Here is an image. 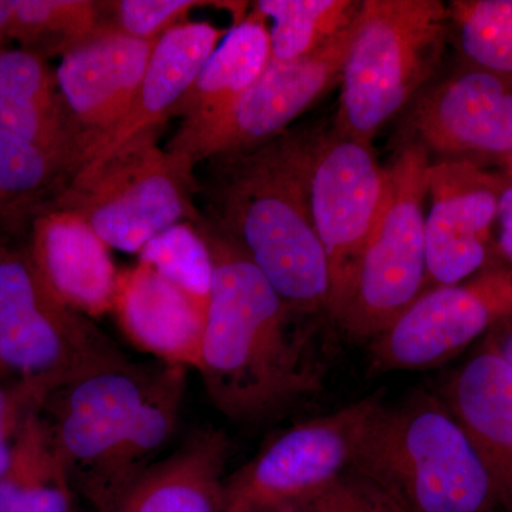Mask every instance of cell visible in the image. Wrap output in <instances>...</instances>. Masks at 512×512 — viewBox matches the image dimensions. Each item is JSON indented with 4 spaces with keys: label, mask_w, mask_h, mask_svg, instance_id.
<instances>
[{
    "label": "cell",
    "mask_w": 512,
    "mask_h": 512,
    "mask_svg": "<svg viewBox=\"0 0 512 512\" xmlns=\"http://www.w3.org/2000/svg\"><path fill=\"white\" fill-rule=\"evenodd\" d=\"M187 369L134 363L94 367L43 400L47 443L70 487L97 512H119L130 488L156 464L181 416Z\"/></svg>",
    "instance_id": "obj_1"
},
{
    "label": "cell",
    "mask_w": 512,
    "mask_h": 512,
    "mask_svg": "<svg viewBox=\"0 0 512 512\" xmlns=\"http://www.w3.org/2000/svg\"><path fill=\"white\" fill-rule=\"evenodd\" d=\"M195 225L214 261L198 372L229 420L269 419L319 389L308 336L293 328L298 313L238 245L202 217Z\"/></svg>",
    "instance_id": "obj_2"
},
{
    "label": "cell",
    "mask_w": 512,
    "mask_h": 512,
    "mask_svg": "<svg viewBox=\"0 0 512 512\" xmlns=\"http://www.w3.org/2000/svg\"><path fill=\"white\" fill-rule=\"evenodd\" d=\"M212 228L238 245L298 315L328 312L330 278L313 227L295 133L207 161Z\"/></svg>",
    "instance_id": "obj_3"
},
{
    "label": "cell",
    "mask_w": 512,
    "mask_h": 512,
    "mask_svg": "<svg viewBox=\"0 0 512 512\" xmlns=\"http://www.w3.org/2000/svg\"><path fill=\"white\" fill-rule=\"evenodd\" d=\"M349 470L402 512H491L505 500L450 407L424 390L377 407Z\"/></svg>",
    "instance_id": "obj_4"
},
{
    "label": "cell",
    "mask_w": 512,
    "mask_h": 512,
    "mask_svg": "<svg viewBox=\"0 0 512 512\" xmlns=\"http://www.w3.org/2000/svg\"><path fill=\"white\" fill-rule=\"evenodd\" d=\"M450 12L440 0H362L340 73L333 130L372 140L439 69Z\"/></svg>",
    "instance_id": "obj_5"
},
{
    "label": "cell",
    "mask_w": 512,
    "mask_h": 512,
    "mask_svg": "<svg viewBox=\"0 0 512 512\" xmlns=\"http://www.w3.org/2000/svg\"><path fill=\"white\" fill-rule=\"evenodd\" d=\"M123 353L47 288L25 252L0 251V382L37 403Z\"/></svg>",
    "instance_id": "obj_6"
},
{
    "label": "cell",
    "mask_w": 512,
    "mask_h": 512,
    "mask_svg": "<svg viewBox=\"0 0 512 512\" xmlns=\"http://www.w3.org/2000/svg\"><path fill=\"white\" fill-rule=\"evenodd\" d=\"M197 180L158 146L156 130L131 138L74 175L53 202L82 217L109 248L128 254L180 222H195Z\"/></svg>",
    "instance_id": "obj_7"
},
{
    "label": "cell",
    "mask_w": 512,
    "mask_h": 512,
    "mask_svg": "<svg viewBox=\"0 0 512 512\" xmlns=\"http://www.w3.org/2000/svg\"><path fill=\"white\" fill-rule=\"evenodd\" d=\"M431 157L407 143L387 165V191L336 322L350 338L372 342L426 291V201Z\"/></svg>",
    "instance_id": "obj_8"
},
{
    "label": "cell",
    "mask_w": 512,
    "mask_h": 512,
    "mask_svg": "<svg viewBox=\"0 0 512 512\" xmlns=\"http://www.w3.org/2000/svg\"><path fill=\"white\" fill-rule=\"evenodd\" d=\"M313 227L329 265L328 313L338 320L387 191L372 146L335 130L295 133Z\"/></svg>",
    "instance_id": "obj_9"
},
{
    "label": "cell",
    "mask_w": 512,
    "mask_h": 512,
    "mask_svg": "<svg viewBox=\"0 0 512 512\" xmlns=\"http://www.w3.org/2000/svg\"><path fill=\"white\" fill-rule=\"evenodd\" d=\"M382 392L363 397L275 437L225 478L222 512H274L298 507L349 470Z\"/></svg>",
    "instance_id": "obj_10"
},
{
    "label": "cell",
    "mask_w": 512,
    "mask_h": 512,
    "mask_svg": "<svg viewBox=\"0 0 512 512\" xmlns=\"http://www.w3.org/2000/svg\"><path fill=\"white\" fill-rule=\"evenodd\" d=\"M512 312V268L488 266L473 278L421 292L370 342L372 372L441 365Z\"/></svg>",
    "instance_id": "obj_11"
},
{
    "label": "cell",
    "mask_w": 512,
    "mask_h": 512,
    "mask_svg": "<svg viewBox=\"0 0 512 512\" xmlns=\"http://www.w3.org/2000/svg\"><path fill=\"white\" fill-rule=\"evenodd\" d=\"M352 36L353 25L311 55L291 62L269 60L224 119L180 146L164 147L165 151L194 173L197 165L252 150L282 136L293 121L339 86Z\"/></svg>",
    "instance_id": "obj_12"
},
{
    "label": "cell",
    "mask_w": 512,
    "mask_h": 512,
    "mask_svg": "<svg viewBox=\"0 0 512 512\" xmlns=\"http://www.w3.org/2000/svg\"><path fill=\"white\" fill-rule=\"evenodd\" d=\"M507 174L467 161H431L426 212L427 275L454 285L497 264V220Z\"/></svg>",
    "instance_id": "obj_13"
},
{
    "label": "cell",
    "mask_w": 512,
    "mask_h": 512,
    "mask_svg": "<svg viewBox=\"0 0 512 512\" xmlns=\"http://www.w3.org/2000/svg\"><path fill=\"white\" fill-rule=\"evenodd\" d=\"M409 123L412 143L437 161L505 165L512 154V82L464 64L417 101Z\"/></svg>",
    "instance_id": "obj_14"
},
{
    "label": "cell",
    "mask_w": 512,
    "mask_h": 512,
    "mask_svg": "<svg viewBox=\"0 0 512 512\" xmlns=\"http://www.w3.org/2000/svg\"><path fill=\"white\" fill-rule=\"evenodd\" d=\"M156 43L101 26L60 56L55 72L57 89L82 136L83 161L94 141L127 113Z\"/></svg>",
    "instance_id": "obj_15"
},
{
    "label": "cell",
    "mask_w": 512,
    "mask_h": 512,
    "mask_svg": "<svg viewBox=\"0 0 512 512\" xmlns=\"http://www.w3.org/2000/svg\"><path fill=\"white\" fill-rule=\"evenodd\" d=\"M207 311L148 265L119 272L113 312L133 346L157 362L198 370Z\"/></svg>",
    "instance_id": "obj_16"
},
{
    "label": "cell",
    "mask_w": 512,
    "mask_h": 512,
    "mask_svg": "<svg viewBox=\"0 0 512 512\" xmlns=\"http://www.w3.org/2000/svg\"><path fill=\"white\" fill-rule=\"evenodd\" d=\"M228 30L208 22H185L161 36L127 113L94 141L80 170L100 163L131 138L156 130L170 120L178 101L195 82Z\"/></svg>",
    "instance_id": "obj_17"
},
{
    "label": "cell",
    "mask_w": 512,
    "mask_h": 512,
    "mask_svg": "<svg viewBox=\"0 0 512 512\" xmlns=\"http://www.w3.org/2000/svg\"><path fill=\"white\" fill-rule=\"evenodd\" d=\"M30 255L47 288L73 311L87 318L113 311L119 272L82 217L53 205L36 220Z\"/></svg>",
    "instance_id": "obj_18"
},
{
    "label": "cell",
    "mask_w": 512,
    "mask_h": 512,
    "mask_svg": "<svg viewBox=\"0 0 512 512\" xmlns=\"http://www.w3.org/2000/svg\"><path fill=\"white\" fill-rule=\"evenodd\" d=\"M0 131L66 161L76 174L82 167V136L67 113L55 73L28 49L0 50Z\"/></svg>",
    "instance_id": "obj_19"
},
{
    "label": "cell",
    "mask_w": 512,
    "mask_h": 512,
    "mask_svg": "<svg viewBox=\"0 0 512 512\" xmlns=\"http://www.w3.org/2000/svg\"><path fill=\"white\" fill-rule=\"evenodd\" d=\"M271 60L266 19L256 12L234 23L178 101L171 117L180 127L165 147L180 146L224 119Z\"/></svg>",
    "instance_id": "obj_20"
},
{
    "label": "cell",
    "mask_w": 512,
    "mask_h": 512,
    "mask_svg": "<svg viewBox=\"0 0 512 512\" xmlns=\"http://www.w3.org/2000/svg\"><path fill=\"white\" fill-rule=\"evenodd\" d=\"M228 457L224 431H197L138 478L119 512H222Z\"/></svg>",
    "instance_id": "obj_21"
},
{
    "label": "cell",
    "mask_w": 512,
    "mask_h": 512,
    "mask_svg": "<svg viewBox=\"0 0 512 512\" xmlns=\"http://www.w3.org/2000/svg\"><path fill=\"white\" fill-rule=\"evenodd\" d=\"M444 402L512 498V367L493 349L481 350L448 383Z\"/></svg>",
    "instance_id": "obj_22"
},
{
    "label": "cell",
    "mask_w": 512,
    "mask_h": 512,
    "mask_svg": "<svg viewBox=\"0 0 512 512\" xmlns=\"http://www.w3.org/2000/svg\"><path fill=\"white\" fill-rule=\"evenodd\" d=\"M254 12L271 19V59L291 62L328 45L355 22L353 0H258Z\"/></svg>",
    "instance_id": "obj_23"
},
{
    "label": "cell",
    "mask_w": 512,
    "mask_h": 512,
    "mask_svg": "<svg viewBox=\"0 0 512 512\" xmlns=\"http://www.w3.org/2000/svg\"><path fill=\"white\" fill-rule=\"evenodd\" d=\"M448 12L466 66L512 82V0H456Z\"/></svg>",
    "instance_id": "obj_24"
},
{
    "label": "cell",
    "mask_w": 512,
    "mask_h": 512,
    "mask_svg": "<svg viewBox=\"0 0 512 512\" xmlns=\"http://www.w3.org/2000/svg\"><path fill=\"white\" fill-rule=\"evenodd\" d=\"M103 26L101 2L19 0L10 36L26 46L63 56Z\"/></svg>",
    "instance_id": "obj_25"
},
{
    "label": "cell",
    "mask_w": 512,
    "mask_h": 512,
    "mask_svg": "<svg viewBox=\"0 0 512 512\" xmlns=\"http://www.w3.org/2000/svg\"><path fill=\"white\" fill-rule=\"evenodd\" d=\"M76 174L66 161L0 131V208L32 204L52 191L59 197Z\"/></svg>",
    "instance_id": "obj_26"
},
{
    "label": "cell",
    "mask_w": 512,
    "mask_h": 512,
    "mask_svg": "<svg viewBox=\"0 0 512 512\" xmlns=\"http://www.w3.org/2000/svg\"><path fill=\"white\" fill-rule=\"evenodd\" d=\"M138 262L205 305L210 303L214 261L204 235L194 222L165 229L141 249Z\"/></svg>",
    "instance_id": "obj_27"
},
{
    "label": "cell",
    "mask_w": 512,
    "mask_h": 512,
    "mask_svg": "<svg viewBox=\"0 0 512 512\" xmlns=\"http://www.w3.org/2000/svg\"><path fill=\"white\" fill-rule=\"evenodd\" d=\"M220 6L234 15V23L245 18L248 3L202 2V0H116L101 2L103 26L141 40H158L168 30L187 22L191 10Z\"/></svg>",
    "instance_id": "obj_28"
},
{
    "label": "cell",
    "mask_w": 512,
    "mask_h": 512,
    "mask_svg": "<svg viewBox=\"0 0 512 512\" xmlns=\"http://www.w3.org/2000/svg\"><path fill=\"white\" fill-rule=\"evenodd\" d=\"M298 507L301 512H402L379 488L352 470Z\"/></svg>",
    "instance_id": "obj_29"
},
{
    "label": "cell",
    "mask_w": 512,
    "mask_h": 512,
    "mask_svg": "<svg viewBox=\"0 0 512 512\" xmlns=\"http://www.w3.org/2000/svg\"><path fill=\"white\" fill-rule=\"evenodd\" d=\"M39 403L28 393L0 382V478L18 467L19 444Z\"/></svg>",
    "instance_id": "obj_30"
},
{
    "label": "cell",
    "mask_w": 512,
    "mask_h": 512,
    "mask_svg": "<svg viewBox=\"0 0 512 512\" xmlns=\"http://www.w3.org/2000/svg\"><path fill=\"white\" fill-rule=\"evenodd\" d=\"M498 254L512 268V180L505 185L501 195L497 220Z\"/></svg>",
    "instance_id": "obj_31"
},
{
    "label": "cell",
    "mask_w": 512,
    "mask_h": 512,
    "mask_svg": "<svg viewBox=\"0 0 512 512\" xmlns=\"http://www.w3.org/2000/svg\"><path fill=\"white\" fill-rule=\"evenodd\" d=\"M488 348L493 349L512 367V312L494 326Z\"/></svg>",
    "instance_id": "obj_32"
},
{
    "label": "cell",
    "mask_w": 512,
    "mask_h": 512,
    "mask_svg": "<svg viewBox=\"0 0 512 512\" xmlns=\"http://www.w3.org/2000/svg\"><path fill=\"white\" fill-rule=\"evenodd\" d=\"M13 13H15V2L0 0V39H3L5 36H10Z\"/></svg>",
    "instance_id": "obj_33"
},
{
    "label": "cell",
    "mask_w": 512,
    "mask_h": 512,
    "mask_svg": "<svg viewBox=\"0 0 512 512\" xmlns=\"http://www.w3.org/2000/svg\"><path fill=\"white\" fill-rule=\"evenodd\" d=\"M505 168H507V175L512 180V154L511 157L508 158L507 164H505Z\"/></svg>",
    "instance_id": "obj_34"
},
{
    "label": "cell",
    "mask_w": 512,
    "mask_h": 512,
    "mask_svg": "<svg viewBox=\"0 0 512 512\" xmlns=\"http://www.w3.org/2000/svg\"><path fill=\"white\" fill-rule=\"evenodd\" d=\"M274 512H301V510H299V507H295V505H293V507L281 508V510Z\"/></svg>",
    "instance_id": "obj_35"
}]
</instances>
